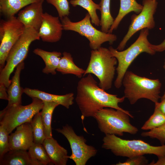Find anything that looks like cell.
<instances>
[{
	"label": "cell",
	"mask_w": 165,
	"mask_h": 165,
	"mask_svg": "<svg viewBox=\"0 0 165 165\" xmlns=\"http://www.w3.org/2000/svg\"><path fill=\"white\" fill-rule=\"evenodd\" d=\"M98 85L91 74L82 77L78 82L75 100L82 119L93 117L98 111L105 108H112L130 113L119 105L124 101V96L119 97L117 95L109 94Z\"/></svg>",
	"instance_id": "obj_1"
},
{
	"label": "cell",
	"mask_w": 165,
	"mask_h": 165,
	"mask_svg": "<svg viewBox=\"0 0 165 165\" xmlns=\"http://www.w3.org/2000/svg\"><path fill=\"white\" fill-rule=\"evenodd\" d=\"M102 148L109 150L117 156L130 158L145 154H153L158 158L165 156V144L152 146L141 140L123 139L114 134L103 138Z\"/></svg>",
	"instance_id": "obj_2"
},
{
	"label": "cell",
	"mask_w": 165,
	"mask_h": 165,
	"mask_svg": "<svg viewBox=\"0 0 165 165\" xmlns=\"http://www.w3.org/2000/svg\"><path fill=\"white\" fill-rule=\"evenodd\" d=\"M124 97L131 105L145 98L154 103L158 102L162 84L158 79H151L139 76L127 71L123 79Z\"/></svg>",
	"instance_id": "obj_3"
},
{
	"label": "cell",
	"mask_w": 165,
	"mask_h": 165,
	"mask_svg": "<svg viewBox=\"0 0 165 165\" xmlns=\"http://www.w3.org/2000/svg\"><path fill=\"white\" fill-rule=\"evenodd\" d=\"M148 35L149 29L146 28L141 30L136 41L125 50L119 51L111 46L109 47L112 55L118 61L116 68L117 75L114 83L116 88L121 87L123 77L128 68L138 55L144 52L152 55L155 54L156 52L152 48V44L147 38Z\"/></svg>",
	"instance_id": "obj_4"
},
{
	"label": "cell",
	"mask_w": 165,
	"mask_h": 165,
	"mask_svg": "<svg viewBox=\"0 0 165 165\" xmlns=\"http://www.w3.org/2000/svg\"><path fill=\"white\" fill-rule=\"evenodd\" d=\"M117 63L108 48L101 46L92 50L83 76L89 74L94 75L99 79V86L105 90H108L112 87Z\"/></svg>",
	"instance_id": "obj_5"
},
{
	"label": "cell",
	"mask_w": 165,
	"mask_h": 165,
	"mask_svg": "<svg viewBox=\"0 0 165 165\" xmlns=\"http://www.w3.org/2000/svg\"><path fill=\"white\" fill-rule=\"evenodd\" d=\"M101 132L106 134L122 136L124 133L136 134L138 128L130 123V113L112 108H105L98 111L93 117Z\"/></svg>",
	"instance_id": "obj_6"
},
{
	"label": "cell",
	"mask_w": 165,
	"mask_h": 165,
	"mask_svg": "<svg viewBox=\"0 0 165 165\" xmlns=\"http://www.w3.org/2000/svg\"><path fill=\"white\" fill-rule=\"evenodd\" d=\"M40 39L38 31L32 28L25 27L23 33L10 50L6 64L0 71V84L8 87L11 82L9 79L11 74L27 57L31 43Z\"/></svg>",
	"instance_id": "obj_7"
},
{
	"label": "cell",
	"mask_w": 165,
	"mask_h": 165,
	"mask_svg": "<svg viewBox=\"0 0 165 165\" xmlns=\"http://www.w3.org/2000/svg\"><path fill=\"white\" fill-rule=\"evenodd\" d=\"M29 105L21 104L6 106L0 112V124L10 134L18 126L26 122H30L34 116L42 109L43 101L32 97Z\"/></svg>",
	"instance_id": "obj_8"
},
{
	"label": "cell",
	"mask_w": 165,
	"mask_h": 165,
	"mask_svg": "<svg viewBox=\"0 0 165 165\" xmlns=\"http://www.w3.org/2000/svg\"><path fill=\"white\" fill-rule=\"evenodd\" d=\"M90 19L89 14L87 13L83 19L77 22L72 21L68 16L61 20L64 30L73 31L85 37L89 40L90 47L92 50L98 49L105 42H108L112 45L116 40V35L96 29L92 25Z\"/></svg>",
	"instance_id": "obj_9"
},
{
	"label": "cell",
	"mask_w": 165,
	"mask_h": 165,
	"mask_svg": "<svg viewBox=\"0 0 165 165\" xmlns=\"http://www.w3.org/2000/svg\"><path fill=\"white\" fill-rule=\"evenodd\" d=\"M24 25L13 16L2 20L0 22V70L5 66L8 55L23 33Z\"/></svg>",
	"instance_id": "obj_10"
},
{
	"label": "cell",
	"mask_w": 165,
	"mask_h": 165,
	"mask_svg": "<svg viewBox=\"0 0 165 165\" xmlns=\"http://www.w3.org/2000/svg\"><path fill=\"white\" fill-rule=\"evenodd\" d=\"M55 130L64 135L68 141L72 151L71 155L68 157L76 165H85L89 160L97 154V149L87 145L86 140L83 136L77 135L71 126L67 124L61 129Z\"/></svg>",
	"instance_id": "obj_11"
},
{
	"label": "cell",
	"mask_w": 165,
	"mask_h": 165,
	"mask_svg": "<svg viewBox=\"0 0 165 165\" xmlns=\"http://www.w3.org/2000/svg\"><path fill=\"white\" fill-rule=\"evenodd\" d=\"M158 3L153 0H143V8L138 15L133 14L128 31L117 48L118 50H123L129 40L136 32L144 28L153 29L155 26L154 15L156 12Z\"/></svg>",
	"instance_id": "obj_12"
},
{
	"label": "cell",
	"mask_w": 165,
	"mask_h": 165,
	"mask_svg": "<svg viewBox=\"0 0 165 165\" xmlns=\"http://www.w3.org/2000/svg\"><path fill=\"white\" fill-rule=\"evenodd\" d=\"M64 30L58 17L47 13H43L42 22L38 31L40 38L44 42H55L59 41Z\"/></svg>",
	"instance_id": "obj_13"
},
{
	"label": "cell",
	"mask_w": 165,
	"mask_h": 165,
	"mask_svg": "<svg viewBox=\"0 0 165 165\" xmlns=\"http://www.w3.org/2000/svg\"><path fill=\"white\" fill-rule=\"evenodd\" d=\"M16 128L15 131L9 135V151L28 150L34 143L33 130L30 122L23 123Z\"/></svg>",
	"instance_id": "obj_14"
},
{
	"label": "cell",
	"mask_w": 165,
	"mask_h": 165,
	"mask_svg": "<svg viewBox=\"0 0 165 165\" xmlns=\"http://www.w3.org/2000/svg\"><path fill=\"white\" fill-rule=\"evenodd\" d=\"M44 1L33 3L19 12L17 18L25 27L32 28L38 32L42 22Z\"/></svg>",
	"instance_id": "obj_15"
},
{
	"label": "cell",
	"mask_w": 165,
	"mask_h": 165,
	"mask_svg": "<svg viewBox=\"0 0 165 165\" xmlns=\"http://www.w3.org/2000/svg\"><path fill=\"white\" fill-rule=\"evenodd\" d=\"M24 93L31 98H37L43 101L56 103L67 109L74 103V94L72 93L64 95H57L27 87L24 89Z\"/></svg>",
	"instance_id": "obj_16"
},
{
	"label": "cell",
	"mask_w": 165,
	"mask_h": 165,
	"mask_svg": "<svg viewBox=\"0 0 165 165\" xmlns=\"http://www.w3.org/2000/svg\"><path fill=\"white\" fill-rule=\"evenodd\" d=\"M42 144L53 164H67L69 159L68 152L53 137L46 138Z\"/></svg>",
	"instance_id": "obj_17"
},
{
	"label": "cell",
	"mask_w": 165,
	"mask_h": 165,
	"mask_svg": "<svg viewBox=\"0 0 165 165\" xmlns=\"http://www.w3.org/2000/svg\"><path fill=\"white\" fill-rule=\"evenodd\" d=\"M0 165H40L27 150H10L0 157Z\"/></svg>",
	"instance_id": "obj_18"
},
{
	"label": "cell",
	"mask_w": 165,
	"mask_h": 165,
	"mask_svg": "<svg viewBox=\"0 0 165 165\" xmlns=\"http://www.w3.org/2000/svg\"><path fill=\"white\" fill-rule=\"evenodd\" d=\"M24 61L16 68L11 83L7 90L8 100L7 106L21 104V96L24 93V89L20 85V75L21 71L24 69Z\"/></svg>",
	"instance_id": "obj_19"
},
{
	"label": "cell",
	"mask_w": 165,
	"mask_h": 165,
	"mask_svg": "<svg viewBox=\"0 0 165 165\" xmlns=\"http://www.w3.org/2000/svg\"><path fill=\"white\" fill-rule=\"evenodd\" d=\"M33 52L40 57L45 63V66L42 70L43 73H51L53 75L56 74V71L61 57V52L55 51L49 52L38 48L34 49Z\"/></svg>",
	"instance_id": "obj_20"
},
{
	"label": "cell",
	"mask_w": 165,
	"mask_h": 165,
	"mask_svg": "<svg viewBox=\"0 0 165 165\" xmlns=\"http://www.w3.org/2000/svg\"><path fill=\"white\" fill-rule=\"evenodd\" d=\"M143 5L138 3L136 0H120V6L118 13L114 19L108 33H112L116 29L123 17L131 12L139 14L142 11Z\"/></svg>",
	"instance_id": "obj_21"
},
{
	"label": "cell",
	"mask_w": 165,
	"mask_h": 165,
	"mask_svg": "<svg viewBox=\"0 0 165 165\" xmlns=\"http://www.w3.org/2000/svg\"><path fill=\"white\" fill-rule=\"evenodd\" d=\"M56 71L62 74H73L79 78L83 76L85 70L77 66L74 63L70 53L64 52L62 53Z\"/></svg>",
	"instance_id": "obj_22"
},
{
	"label": "cell",
	"mask_w": 165,
	"mask_h": 165,
	"mask_svg": "<svg viewBox=\"0 0 165 165\" xmlns=\"http://www.w3.org/2000/svg\"><path fill=\"white\" fill-rule=\"evenodd\" d=\"M40 0H0V11L7 18L15 16L23 8Z\"/></svg>",
	"instance_id": "obj_23"
},
{
	"label": "cell",
	"mask_w": 165,
	"mask_h": 165,
	"mask_svg": "<svg viewBox=\"0 0 165 165\" xmlns=\"http://www.w3.org/2000/svg\"><path fill=\"white\" fill-rule=\"evenodd\" d=\"M43 106L40 112L44 132L46 138L52 137L51 122L55 108L59 105L56 103L44 101Z\"/></svg>",
	"instance_id": "obj_24"
},
{
	"label": "cell",
	"mask_w": 165,
	"mask_h": 165,
	"mask_svg": "<svg viewBox=\"0 0 165 165\" xmlns=\"http://www.w3.org/2000/svg\"><path fill=\"white\" fill-rule=\"evenodd\" d=\"M110 0H101L99 5L101 13L100 25L101 31L108 33L114 19L112 16L110 10Z\"/></svg>",
	"instance_id": "obj_25"
},
{
	"label": "cell",
	"mask_w": 165,
	"mask_h": 165,
	"mask_svg": "<svg viewBox=\"0 0 165 165\" xmlns=\"http://www.w3.org/2000/svg\"><path fill=\"white\" fill-rule=\"evenodd\" d=\"M70 4L74 7L80 6L88 12L91 18V22L97 26L100 25V20L96 11L100 10V5L94 3L92 0H71Z\"/></svg>",
	"instance_id": "obj_26"
},
{
	"label": "cell",
	"mask_w": 165,
	"mask_h": 165,
	"mask_svg": "<svg viewBox=\"0 0 165 165\" xmlns=\"http://www.w3.org/2000/svg\"><path fill=\"white\" fill-rule=\"evenodd\" d=\"M31 157L40 165L53 164L42 144L34 142L28 150Z\"/></svg>",
	"instance_id": "obj_27"
},
{
	"label": "cell",
	"mask_w": 165,
	"mask_h": 165,
	"mask_svg": "<svg viewBox=\"0 0 165 165\" xmlns=\"http://www.w3.org/2000/svg\"><path fill=\"white\" fill-rule=\"evenodd\" d=\"M30 123L33 130L34 142L42 144L46 138L40 112L34 116Z\"/></svg>",
	"instance_id": "obj_28"
},
{
	"label": "cell",
	"mask_w": 165,
	"mask_h": 165,
	"mask_svg": "<svg viewBox=\"0 0 165 165\" xmlns=\"http://www.w3.org/2000/svg\"><path fill=\"white\" fill-rule=\"evenodd\" d=\"M165 124V114L155 108L153 114L141 127L143 130H150Z\"/></svg>",
	"instance_id": "obj_29"
},
{
	"label": "cell",
	"mask_w": 165,
	"mask_h": 165,
	"mask_svg": "<svg viewBox=\"0 0 165 165\" xmlns=\"http://www.w3.org/2000/svg\"><path fill=\"white\" fill-rule=\"evenodd\" d=\"M46 1L56 8L61 20L69 15L70 7L67 0H46Z\"/></svg>",
	"instance_id": "obj_30"
},
{
	"label": "cell",
	"mask_w": 165,
	"mask_h": 165,
	"mask_svg": "<svg viewBox=\"0 0 165 165\" xmlns=\"http://www.w3.org/2000/svg\"><path fill=\"white\" fill-rule=\"evenodd\" d=\"M143 137H148L158 140L161 145L165 144V124L149 130L147 132H144L141 133Z\"/></svg>",
	"instance_id": "obj_31"
},
{
	"label": "cell",
	"mask_w": 165,
	"mask_h": 165,
	"mask_svg": "<svg viewBox=\"0 0 165 165\" xmlns=\"http://www.w3.org/2000/svg\"><path fill=\"white\" fill-rule=\"evenodd\" d=\"M9 134L4 127L0 125V157L9 151Z\"/></svg>",
	"instance_id": "obj_32"
},
{
	"label": "cell",
	"mask_w": 165,
	"mask_h": 165,
	"mask_svg": "<svg viewBox=\"0 0 165 165\" xmlns=\"http://www.w3.org/2000/svg\"><path fill=\"white\" fill-rule=\"evenodd\" d=\"M128 158L124 162H119L116 165H144L148 164V160L144 155L136 156Z\"/></svg>",
	"instance_id": "obj_33"
},
{
	"label": "cell",
	"mask_w": 165,
	"mask_h": 165,
	"mask_svg": "<svg viewBox=\"0 0 165 165\" xmlns=\"http://www.w3.org/2000/svg\"><path fill=\"white\" fill-rule=\"evenodd\" d=\"M6 88L5 85L0 84V99L8 101V95Z\"/></svg>",
	"instance_id": "obj_34"
},
{
	"label": "cell",
	"mask_w": 165,
	"mask_h": 165,
	"mask_svg": "<svg viewBox=\"0 0 165 165\" xmlns=\"http://www.w3.org/2000/svg\"><path fill=\"white\" fill-rule=\"evenodd\" d=\"M161 101L155 103V108H157L165 114V97H161Z\"/></svg>",
	"instance_id": "obj_35"
},
{
	"label": "cell",
	"mask_w": 165,
	"mask_h": 165,
	"mask_svg": "<svg viewBox=\"0 0 165 165\" xmlns=\"http://www.w3.org/2000/svg\"><path fill=\"white\" fill-rule=\"evenodd\" d=\"M151 47L156 52H161L165 50V39L159 44L155 45L152 44Z\"/></svg>",
	"instance_id": "obj_36"
},
{
	"label": "cell",
	"mask_w": 165,
	"mask_h": 165,
	"mask_svg": "<svg viewBox=\"0 0 165 165\" xmlns=\"http://www.w3.org/2000/svg\"><path fill=\"white\" fill-rule=\"evenodd\" d=\"M158 159L156 162L153 161L149 165H165V156L158 158Z\"/></svg>",
	"instance_id": "obj_37"
},
{
	"label": "cell",
	"mask_w": 165,
	"mask_h": 165,
	"mask_svg": "<svg viewBox=\"0 0 165 165\" xmlns=\"http://www.w3.org/2000/svg\"><path fill=\"white\" fill-rule=\"evenodd\" d=\"M163 68L165 70V59L164 60V65H163ZM165 97V91L164 93V94H163V96L162 97Z\"/></svg>",
	"instance_id": "obj_38"
},
{
	"label": "cell",
	"mask_w": 165,
	"mask_h": 165,
	"mask_svg": "<svg viewBox=\"0 0 165 165\" xmlns=\"http://www.w3.org/2000/svg\"><path fill=\"white\" fill-rule=\"evenodd\" d=\"M154 0V1H156V0Z\"/></svg>",
	"instance_id": "obj_39"
}]
</instances>
